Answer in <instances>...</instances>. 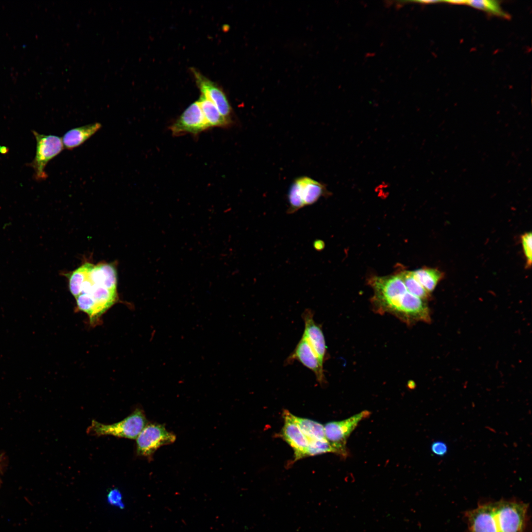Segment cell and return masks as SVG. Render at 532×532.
<instances>
[{
	"instance_id": "cell-1",
	"label": "cell",
	"mask_w": 532,
	"mask_h": 532,
	"mask_svg": "<svg viewBox=\"0 0 532 532\" xmlns=\"http://www.w3.org/2000/svg\"><path fill=\"white\" fill-rule=\"evenodd\" d=\"M370 284L374 293L373 305L379 313L391 314L408 325L430 322L426 300L410 294L399 274L375 277Z\"/></svg>"
},
{
	"instance_id": "cell-2",
	"label": "cell",
	"mask_w": 532,
	"mask_h": 532,
	"mask_svg": "<svg viewBox=\"0 0 532 532\" xmlns=\"http://www.w3.org/2000/svg\"><path fill=\"white\" fill-rule=\"evenodd\" d=\"M147 425L144 411L138 408L122 421L113 424H104L93 420L87 433L97 436L112 435L135 439Z\"/></svg>"
},
{
	"instance_id": "cell-3",
	"label": "cell",
	"mask_w": 532,
	"mask_h": 532,
	"mask_svg": "<svg viewBox=\"0 0 532 532\" xmlns=\"http://www.w3.org/2000/svg\"><path fill=\"white\" fill-rule=\"evenodd\" d=\"M330 194L327 186L308 176L295 179L288 193V214L295 213L302 207L314 204L323 197Z\"/></svg>"
},
{
	"instance_id": "cell-4",
	"label": "cell",
	"mask_w": 532,
	"mask_h": 532,
	"mask_svg": "<svg viewBox=\"0 0 532 532\" xmlns=\"http://www.w3.org/2000/svg\"><path fill=\"white\" fill-rule=\"evenodd\" d=\"M370 412L364 410L346 419L327 423L324 426L325 437L333 453L343 458L347 457V440L358 424L369 416Z\"/></svg>"
},
{
	"instance_id": "cell-5",
	"label": "cell",
	"mask_w": 532,
	"mask_h": 532,
	"mask_svg": "<svg viewBox=\"0 0 532 532\" xmlns=\"http://www.w3.org/2000/svg\"><path fill=\"white\" fill-rule=\"evenodd\" d=\"M36 140V152L33 161L29 164L34 170L37 180H45L47 174L45 168L47 164L64 150L62 138L54 135L40 134L32 131Z\"/></svg>"
},
{
	"instance_id": "cell-6",
	"label": "cell",
	"mask_w": 532,
	"mask_h": 532,
	"mask_svg": "<svg viewBox=\"0 0 532 532\" xmlns=\"http://www.w3.org/2000/svg\"><path fill=\"white\" fill-rule=\"evenodd\" d=\"M175 439V435L164 426L147 424L136 438V453L139 456L151 458L159 448L170 444Z\"/></svg>"
},
{
	"instance_id": "cell-7",
	"label": "cell",
	"mask_w": 532,
	"mask_h": 532,
	"mask_svg": "<svg viewBox=\"0 0 532 532\" xmlns=\"http://www.w3.org/2000/svg\"><path fill=\"white\" fill-rule=\"evenodd\" d=\"M501 525L500 532H524L527 505L518 502L500 500L494 502Z\"/></svg>"
},
{
	"instance_id": "cell-8",
	"label": "cell",
	"mask_w": 532,
	"mask_h": 532,
	"mask_svg": "<svg viewBox=\"0 0 532 532\" xmlns=\"http://www.w3.org/2000/svg\"><path fill=\"white\" fill-rule=\"evenodd\" d=\"M209 128L198 101L192 103L173 123L170 130L173 135L197 134Z\"/></svg>"
},
{
	"instance_id": "cell-9",
	"label": "cell",
	"mask_w": 532,
	"mask_h": 532,
	"mask_svg": "<svg viewBox=\"0 0 532 532\" xmlns=\"http://www.w3.org/2000/svg\"><path fill=\"white\" fill-rule=\"evenodd\" d=\"M298 361L304 366L311 370L315 374L316 380L321 385L326 383L324 375V364L320 361L307 340L303 336L297 344L293 352L288 357L285 364H291Z\"/></svg>"
},
{
	"instance_id": "cell-10",
	"label": "cell",
	"mask_w": 532,
	"mask_h": 532,
	"mask_svg": "<svg viewBox=\"0 0 532 532\" xmlns=\"http://www.w3.org/2000/svg\"><path fill=\"white\" fill-rule=\"evenodd\" d=\"M195 78L201 95L209 100L216 107L221 114L231 121L232 109L224 93L217 85L206 78L200 72L193 69Z\"/></svg>"
},
{
	"instance_id": "cell-11",
	"label": "cell",
	"mask_w": 532,
	"mask_h": 532,
	"mask_svg": "<svg viewBox=\"0 0 532 532\" xmlns=\"http://www.w3.org/2000/svg\"><path fill=\"white\" fill-rule=\"evenodd\" d=\"M304 323L302 336L307 340L321 362L324 364L327 358V350L325 336L321 326L314 319V312L306 309L301 315Z\"/></svg>"
},
{
	"instance_id": "cell-12",
	"label": "cell",
	"mask_w": 532,
	"mask_h": 532,
	"mask_svg": "<svg viewBox=\"0 0 532 532\" xmlns=\"http://www.w3.org/2000/svg\"><path fill=\"white\" fill-rule=\"evenodd\" d=\"M283 415L284 424L281 436L294 450V461H296L306 457L308 442L298 425L290 417L289 411L284 410Z\"/></svg>"
},
{
	"instance_id": "cell-13",
	"label": "cell",
	"mask_w": 532,
	"mask_h": 532,
	"mask_svg": "<svg viewBox=\"0 0 532 532\" xmlns=\"http://www.w3.org/2000/svg\"><path fill=\"white\" fill-rule=\"evenodd\" d=\"M466 517L470 532H497L493 502L479 505L468 511Z\"/></svg>"
},
{
	"instance_id": "cell-14",
	"label": "cell",
	"mask_w": 532,
	"mask_h": 532,
	"mask_svg": "<svg viewBox=\"0 0 532 532\" xmlns=\"http://www.w3.org/2000/svg\"><path fill=\"white\" fill-rule=\"evenodd\" d=\"M101 126L100 123L97 122L69 130L62 137L64 148L71 150L80 146L95 134Z\"/></svg>"
},
{
	"instance_id": "cell-15",
	"label": "cell",
	"mask_w": 532,
	"mask_h": 532,
	"mask_svg": "<svg viewBox=\"0 0 532 532\" xmlns=\"http://www.w3.org/2000/svg\"><path fill=\"white\" fill-rule=\"evenodd\" d=\"M89 278L95 285L116 291L117 272L111 264L102 263L94 266L89 273Z\"/></svg>"
},
{
	"instance_id": "cell-16",
	"label": "cell",
	"mask_w": 532,
	"mask_h": 532,
	"mask_svg": "<svg viewBox=\"0 0 532 532\" xmlns=\"http://www.w3.org/2000/svg\"><path fill=\"white\" fill-rule=\"evenodd\" d=\"M198 101L209 128H225L232 124V121L222 116L215 105L205 96L201 95Z\"/></svg>"
},
{
	"instance_id": "cell-17",
	"label": "cell",
	"mask_w": 532,
	"mask_h": 532,
	"mask_svg": "<svg viewBox=\"0 0 532 532\" xmlns=\"http://www.w3.org/2000/svg\"><path fill=\"white\" fill-rule=\"evenodd\" d=\"M292 420L298 425L306 437L308 442L316 440L326 439L324 426L313 420L300 418L292 414L289 412Z\"/></svg>"
},
{
	"instance_id": "cell-18",
	"label": "cell",
	"mask_w": 532,
	"mask_h": 532,
	"mask_svg": "<svg viewBox=\"0 0 532 532\" xmlns=\"http://www.w3.org/2000/svg\"><path fill=\"white\" fill-rule=\"evenodd\" d=\"M94 265L86 263L72 271L69 276V289L76 298L80 295L83 283L88 278Z\"/></svg>"
},
{
	"instance_id": "cell-19",
	"label": "cell",
	"mask_w": 532,
	"mask_h": 532,
	"mask_svg": "<svg viewBox=\"0 0 532 532\" xmlns=\"http://www.w3.org/2000/svg\"><path fill=\"white\" fill-rule=\"evenodd\" d=\"M412 272L417 280L429 293L434 290L442 277L441 273L433 268H422Z\"/></svg>"
},
{
	"instance_id": "cell-20",
	"label": "cell",
	"mask_w": 532,
	"mask_h": 532,
	"mask_svg": "<svg viewBox=\"0 0 532 532\" xmlns=\"http://www.w3.org/2000/svg\"><path fill=\"white\" fill-rule=\"evenodd\" d=\"M466 4L502 18L508 19L510 18V15L503 10L500 5V1L499 0H466Z\"/></svg>"
},
{
	"instance_id": "cell-21",
	"label": "cell",
	"mask_w": 532,
	"mask_h": 532,
	"mask_svg": "<svg viewBox=\"0 0 532 532\" xmlns=\"http://www.w3.org/2000/svg\"><path fill=\"white\" fill-rule=\"evenodd\" d=\"M399 274L410 294L424 300L429 298V293L417 280L412 271H403Z\"/></svg>"
},
{
	"instance_id": "cell-22",
	"label": "cell",
	"mask_w": 532,
	"mask_h": 532,
	"mask_svg": "<svg viewBox=\"0 0 532 532\" xmlns=\"http://www.w3.org/2000/svg\"><path fill=\"white\" fill-rule=\"evenodd\" d=\"M327 453H333V450L326 439L316 440L308 442L306 454V457Z\"/></svg>"
},
{
	"instance_id": "cell-23",
	"label": "cell",
	"mask_w": 532,
	"mask_h": 532,
	"mask_svg": "<svg viewBox=\"0 0 532 532\" xmlns=\"http://www.w3.org/2000/svg\"><path fill=\"white\" fill-rule=\"evenodd\" d=\"M524 252L527 261V264L531 266L532 257V236L531 232L524 234L521 237Z\"/></svg>"
},
{
	"instance_id": "cell-24",
	"label": "cell",
	"mask_w": 532,
	"mask_h": 532,
	"mask_svg": "<svg viewBox=\"0 0 532 532\" xmlns=\"http://www.w3.org/2000/svg\"><path fill=\"white\" fill-rule=\"evenodd\" d=\"M432 452L438 456H444L448 452L447 444L442 441H435L431 445Z\"/></svg>"
},
{
	"instance_id": "cell-25",
	"label": "cell",
	"mask_w": 532,
	"mask_h": 532,
	"mask_svg": "<svg viewBox=\"0 0 532 532\" xmlns=\"http://www.w3.org/2000/svg\"><path fill=\"white\" fill-rule=\"evenodd\" d=\"M314 246L316 249L320 250L324 248V244L322 240H317L314 242Z\"/></svg>"
},
{
	"instance_id": "cell-26",
	"label": "cell",
	"mask_w": 532,
	"mask_h": 532,
	"mask_svg": "<svg viewBox=\"0 0 532 532\" xmlns=\"http://www.w3.org/2000/svg\"><path fill=\"white\" fill-rule=\"evenodd\" d=\"M443 2H446L450 3V4H466V0H443Z\"/></svg>"
}]
</instances>
